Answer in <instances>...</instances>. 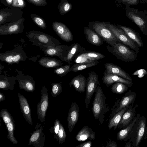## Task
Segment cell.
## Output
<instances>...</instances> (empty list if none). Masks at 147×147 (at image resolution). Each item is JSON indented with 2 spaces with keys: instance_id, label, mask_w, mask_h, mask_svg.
Masks as SVG:
<instances>
[{
  "instance_id": "cell-31",
  "label": "cell",
  "mask_w": 147,
  "mask_h": 147,
  "mask_svg": "<svg viewBox=\"0 0 147 147\" xmlns=\"http://www.w3.org/2000/svg\"><path fill=\"white\" fill-rule=\"evenodd\" d=\"M146 125L144 119H142L139 122L137 131L136 146H138L144 135Z\"/></svg>"
},
{
  "instance_id": "cell-13",
  "label": "cell",
  "mask_w": 147,
  "mask_h": 147,
  "mask_svg": "<svg viewBox=\"0 0 147 147\" xmlns=\"http://www.w3.org/2000/svg\"><path fill=\"white\" fill-rule=\"evenodd\" d=\"M16 71V77L20 88L27 92H33L35 89V83L33 78L28 75H24L22 72L18 70Z\"/></svg>"
},
{
  "instance_id": "cell-9",
  "label": "cell",
  "mask_w": 147,
  "mask_h": 147,
  "mask_svg": "<svg viewBox=\"0 0 147 147\" xmlns=\"http://www.w3.org/2000/svg\"><path fill=\"white\" fill-rule=\"evenodd\" d=\"M23 11L11 6L0 10V25L18 20L22 18Z\"/></svg>"
},
{
  "instance_id": "cell-3",
  "label": "cell",
  "mask_w": 147,
  "mask_h": 147,
  "mask_svg": "<svg viewBox=\"0 0 147 147\" xmlns=\"http://www.w3.org/2000/svg\"><path fill=\"white\" fill-rule=\"evenodd\" d=\"M26 35L33 45L40 44L56 46L60 45V42L56 38L40 31H31L26 33Z\"/></svg>"
},
{
  "instance_id": "cell-2",
  "label": "cell",
  "mask_w": 147,
  "mask_h": 147,
  "mask_svg": "<svg viewBox=\"0 0 147 147\" xmlns=\"http://www.w3.org/2000/svg\"><path fill=\"white\" fill-rule=\"evenodd\" d=\"M106 48L118 59L125 62L134 61L137 57V52L121 42H117L112 46L108 44Z\"/></svg>"
},
{
  "instance_id": "cell-12",
  "label": "cell",
  "mask_w": 147,
  "mask_h": 147,
  "mask_svg": "<svg viewBox=\"0 0 147 147\" xmlns=\"http://www.w3.org/2000/svg\"><path fill=\"white\" fill-rule=\"evenodd\" d=\"M45 56H56L64 61V59L69 45H60L56 46L37 45Z\"/></svg>"
},
{
  "instance_id": "cell-7",
  "label": "cell",
  "mask_w": 147,
  "mask_h": 147,
  "mask_svg": "<svg viewBox=\"0 0 147 147\" xmlns=\"http://www.w3.org/2000/svg\"><path fill=\"white\" fill-rule=\"evenodd\" d=\"M106 24L107 27L119 41L138 53V52L139 46L131 39L122 29L112 24Z\"/></svg>"
},
{
  "instance_id": "cell-11",
  "label": "cell",
  "mask_w": 147,
  "mask_h": 147,
  "mask_svg": "<svg viewBox=\"0 0 147 147\" xmlns=\"http://www.w3.org/2000/svg\"><path fill=\"white\" fill-rule=\"evenodd\" d=\"M48 91V90L46 87H42L41 91V99L37 105L38 117L42 122L45 121L47 111L49 107Z\"/></svg>"
},
{
  "instance_id": "cell-32",
  "label": "cell",
  "mask_w": 147,
  "mask_h": 147,
  "mask_svg": "<svg viewBox=\"0 0 147 147\" xmlns=\"http://www.w3.org/2000/svg\"><path fill=\"white\" fill-rule=\"evenodd\" d=\"M99 62L98 61L90 63H76L71 66V71L74 72H77L97 65Z\"/></svg>"
},
{
  "instance_id": "cell-24",
  "label": "cell",
  "mask_w": 147,
  "mask_h": 147,
  "mask_svg": "<svg viewBox=\"0 0 147 147\" xmlns=\"http://www.w3.org/2000/svg\"><path fill=\"white\" fill-rule=\"evenodd\" d=\"M84 32L87 40L91 44L96 46H100L103 44V40L101 37L91 29L85 27Z\"/></svg>"
},
{
  "instance_id": "cell-25",
  "label": "cell",
  "mask_w": 147,
  "mask_h": 147,
  "mask_svg": "<svg viewBox=\"0 0 147 147\" xmlns=\"http://www.w3.org/2000/svg\"><path fill=\"white\" fill-rule=\"evenodd\" d=\"M16 80V77H8L0 74V88L7 91L8 90H13Z\"/></svg>"
},
{
  "instance_id": "cell-42",
  "label": "cell",
  "mask_w": 147,
  "mask_h": 147,
  "mask_svg": "<svg viewBox=\"0 0 147 147\" xmlns=\"http://www.w3.org/2000/svg\"><path fill=\"white\" fill-rule=\"evenodd\" d=\"M67 137L66 133L62 125L60 123L59 131L58 138L59 144L64 142Z\"/></svg>"
},
{
  "instance_id": "cell-19",
  "label": "cell",
  "mask_w": 147,
  "mask_h": 147,
  "mask_svg": "<svg viewBox=\"0 0 147 147\" xmlns=\"http://www.w3.org/2000/svg\"><path fill=\"white\" fill-rule=\"evenodd\" d=\"M85 50V48L78 43H73L69 45L64 59V61L69 64H71L73 59L80 53Z\"/></svg>"
},
{
  "instance_id": "cell-27",
  "label": "cell",
  "mask_w": 147,
  "mask_h": 147,
  "mask_svg": "<svg viewBox=\"0 0 147 147\" xmlns=\"http://www.w3.org/2000/svg\"><path fill=\"white\" fill-rule=\"evenodd\" d=\"M117 25L125 32L131 39L136 42L139 47L143 46L144 44L142 39L138 33L129 27L120 25Z\"/></svg>"
},
{
  "instance_id": "cell-21",
  "label": "cell",
  "mask_w": 147,
  "mask_h": 147,
  "mask_svg": "<svg viewBox=\"0 0 147 147\" xmlns=\"http://www.w3.org/2000/svg\"><path fill=\"white\" fill-rule=\"evenodd\" d=\"M104 65L107 72L116 75L132 82V80L129 74L119 66L109 62L106 63Z\"/></svg>"
},
{
  "instance_id": "cell-5",
  "label": "cell",
  "mask_w": 147,
  "mask_h": 147,
  "mask_svg": "<svg viewBox=\"0 0 147 147\" xmlns=\"http://www.w3.org/2000/svg\"><path fill=\"white\" fill-rule=\"evenodd\" d=\"M126 16L138 26L144 35L147 36V16L144 13L127 6Z\"/></svg>"
},
{
  "instance_id": "cell-26",
  "label": "cell",
  "mask_w": 147,
  "mask_h": 147,
  "mask_svg": "<svg viewBox=\"0 0 147 147\" xmlns=\"http://www.w3.org/2000/svg\"><path fill=\"white\" fill-rule=\"evenodd\" d=\"M38 63L42 66L48 68H56L61 66L63 63L55 58L45 57L40 58Z\"/></svg>"
},
{
  "instance_id": "cell-33",
  "label": "cell",
  "mask_w": 147,
  "mask_h": 147,
  "mask_svg": "<svg viewBox=\"0 0 147 147\" xmlns=\"http://www.w3.org/2000/svg\"><path fill=\"white\" fill-rule=\"evenodd\" d=\"M8 131L7 139L14 144H17L18 141L14 136V131L15 128V124L14 120L5 124Z\"/></svg>"
},
{
  "instance_id": "cell-40",
  "label": "cell",
  "mask_w": 147,
  "mask_h": 147,
  "mask_svg": "<svg viewBox=\"0 0 147 147\" xmlns=\"http://www.w3.org/2000/svg\"><path fill=\"white\" fill-rule=\"evenodd\" d=\"M51 94L53 97H56L62 92L61 84L59 82L52 83Z\"/></svg>"
},
{
  "instance_id": "cell-1",
  "label": "cell",
  "mask_w": 147,
  "mask_h": 147,
  "mask_svg": "<svg viewBox=\"0 0 147 147\" xmlns=\"http://www.w3.org/2000/svg\"><path fill=\"white\" fill-rule=\"evenodd\" d=\"M95 93L92 111L94 119L98 120L99 124H101L104 121L105 114L109 111V109L105 103L106 97L101 88L98 86Z\"/></svg>"
},
{
  "instance_id": "cell-44",
  "label": "cell",
  "mask_w": 147,
  "mask_h": 147,
  "mask_svg": "<svg viewBox=\"0 0 147 147\" xmlns=\"http://www.w3.org/2000/svg\"><path fill=\"white\" fill-rule=\"evenodd\" d=\"M29 3L38 6H44L47 4V0H27Z\"/></svg>"
},
{
  "instance_id": "cell-20",
  "label": "cell",
  "mask_w": 147,
  "mask_h": 147,
  "mask_svg": "<svg viewBox=\"0 0 147 147\" xmlns=\"http://www.w3.org/2000/svg\"><path fill=\"white\" fill-rule=\"evenodd\" d=\"M102 80L103 83L107 86L116 82L124 83L128 86H131L133 84L132 82L116 75L108 73L105 71L104 72Z\"/></svg>"
},
{
  "instance_id": "cell-43",
  "label": "cell",
  "mask_w": 147,
  "mask_h": 147,
  "mask_svg": "<svg viewBox=\"0 0 147 147\" xmlns=\"http://www.w3.org/2000/svg\"><path fill=\"white\" fill-rule=\"evenodd\" d=\"M26 3L24 0H13L11 6L15 7L23 8L26 7Z\"/></svg>"
},
{
  "instance_id": "cell-22",
  "label": "cell",
  "mask_w": 147,
  "mask_h": 147,
  "mask_svg": "<svg viewBox=\"0 0 147 147\" xmlns=\"http://www.w3.org/2000/svg\"><path fill=\"white\" fill-rule=\"evenodd\" d=\"M87 79L84 76L78 75L74 77L69 83L70 87L73 86L76 91L84 93L86 86Z\"/></svg>"
},
{
  "instance_id": "cell-41",
  "label": "cell",
  "mask_w": 147,
  "mask_h": 147,
  "mask_svg": "<svg viewBox=\"0 0 147 147\" xmlns=\"http://www.w3.org/2000/svg\"><path fill=\"white\" fill-rule=\"evenodd\" d=\"M60 122L58 119H56L54 123L53 127L49 129V130L51 133H53L54 136V139L58 141V135L59 129Z\"/></svg>"
},
{
  "instance_id": "cell-34",
  "label": "cell",
  "mask_w": 147,
  "mask_h": 147,
  "mask_svg": "<svg viewBox=\"0 0 147 147\" xmlns=\"http://www.w3.org/2000/svg\"><path fill=\"white\" fill-rule=\"evenodd\" d=\"M133 119L130 124L125 128L120 130L118 133L117 138L118 140H123L127 136L136 122L137 118L135 117Z\"/></svg>"
},
{
  "instance_id": "cell-30",
  "label": "cell",
  "mask_w": 147,
  "mask_h": 147,
  "mask_svg": "<svg viewBox=\"0 0 147 147\" xmlns=\"http://www.w3.org/2000/svg\"><path fill=\"white\" fill-rule=\"evenodd\" d=\"M134 113L132 106H131L123 114L118 126V128L120 129L127 125L131 121L133 118Z\"/></svg>"
},
{
  "instance_id": "cell-10",
  "label": "cell",
  "mask_w": 147,
  "mask_h": 147,
  "mask_svg": "<svg viewBox=\"0 0 147 147\" xmlns=\"http://www.w3.org/2000/svg\"><path fill=\"white\" fill-rule=\"evenodd\" d=\"M25 19L22 17L18 20L0 25V35L18 34L23 31Z\"/></svg>"
},
{
  "instance_id": "cell-37",
  "label": "cell",
  "mask_w": 147,
  "mask_h": 147,
  "mask_svg": "<svg viewBox=\"0 0 147 147\" xmlns=\"http://www.w3.org/2000/svg\"><path fill=\"white\" fill-rule=\"evenodd\" d=\"M58 8L60 14L63 15L69 11L72 8L71 5L67 1L62 0L59 5Z\"/></svg>"
},
{
  "instance_id": "cell-8",
  "label": "cell",
  "mask_w": 147,
  "mask_h": 147,
  "mask_svg": "<svg viewBox=\"0 0 147 147\" xmlns=\"http://www.w3.org/2000/svg\"><path fill=\"white\" fill-rule=\"evenodd\" d=\"M98 85H99L100 84L98 75L95 72L90 71L87 78L86 95L85 99V104L87 109L89 107L91 98Z\"/></svg>"
},
{
  "instance_id": "cell-38",
  "label": "cell",
  "mask_w": 147,
  "mask_h": 147,
  "mask_svg": "<svg viewBox=\"0 0 147 147\" xmlns=\"http://www.w3.org/2000/svg\"><path fill=\"white\" fill-rule=\"evenodd\" d=\"M30 16L34 23L36 25L41 28H46V23L42 18L35 14H32Z\"/></svg>"
},
{
  "instance_id": "cell-46",
  "label": "cell",
  "mask_w": 147,
  "mask_h": 147,
  "mask_svg": "<svg viewBox=\"0 0 147 147\" xmlns=\"http://www.w3.org/2000/svg\"><path fill=\"white\" fill-rule=\"evenodd\" d=\"M92 145L91 141H88L81 143L76 146L77 147H90Z\"/></svg>"
},
{
  "instance_id": "cell-29",
  "label": "cell",
  "mask_w": 147,
  "mask_h": 147,
  "mask_svg": "<svg viewBox=\"0 0 147 147\" xmlns=\"http://www.w3.org/2000/svg\"><path fill=\"white\" fill-rule=\"evenodd\" d=\"M136 96L135 94H131L123 97L117 107L113 111L111 115V118L115 114L133 102Z\"/></svg>"
},
{
  "instance_id": "cell-45",
  "label": "cell",
  "mask_w": 147,
  "mask_h": 147,
  "mask_svg": "<svg viewBox=\"0 0 147 147\" xmlns=\"http://www.w3.org/2000/svg\"><path fill=\"white\" fill-rule=\"evenodd\" d=\"M147 74V72L144 69H141L137 70L132 74V75H136L140 78L143 77L145 75Z\"/></svg>"
},
{
  "instance_id": "cell-36",
  "label": "cell",
  "mask_w": 147,
  "mask_h": 147,
  "mask_svg": "<svg viewBox=\"0 0 147 147\" xmlns=\"http://www.w3.org/2000/svg\"><path fill=\"white\" fill-rule=\"evenodd\" d=\"M71 67L70 65L61 66L56 68L54 70V72L59 76L63 77L72 71Z\"/></svg>"
},
{
  "instance_id": "cell-6",
  "label": "cell",
  "mask_w": 147,
  "mask_h": 147,
  "mask_svg": "<svg viewBox=\"0 0 147 147\" xmlns=\"http://www.w3.org/2000/svg\"><path fill=\"white\" fill-rule=\"evenodd\" d=\"M92 29L109 45L112 46L119 41L104 23H96L92 26Z\"/></svg>"
},
{
  "instance_id": "cell-35",
  "label": "cell",
  "mask_w": 147,
  "mask_h": 147,
  "mask_svg": "<svg viewBox=\"0 0 147 147\" xmlns=\"http://www.w3.org/2000/svg\"><path fill=\"white\" fill-rule=\"evenodd\" d=\"M128 89L127 85L120 82L114 83L111 88V91L113 93L121 94L126 91Z\"/></svg>"
},
{
  "instance_id": "cell-4",
  "label": "cell",
  "mask_w": 147,
  "mask_h": 147,
  "mask_svg": "<svg viewBox=\"0 0 147 147\" xmlns=\"http://www.w3.org/2000/svg\"><path fill=\"white\" fill-rule=\"evenodd\" d=\"M27 58L22 47L19 45L15 46L13 50L0 53V61H5L9 65L18 63L20 61H25Z\"/></svg>"
},
{
  "instance_id": "cell-48",
  "label": "cell",
  "mask_w": 147,
  "mask_h": 147,
  "mask_svg": "<svg viewBox=\"0 0 147 147\" xmlns=\"http://www.w3.org/2000/svg\"><path fill=\"white\" fill-rule=\"evenodd\" d=\"M123 2L130 5H136L138 4V0H122Z\"/></svg>"
},
{
  "instance_id": "cell-28",
  "label": "cell",
  "mask_w": 147,
  "mask_h": 147,
  "mask_svg": "<svg viewBox=\"0 0 147 147\" xmlns=\"http://www.w3.org/2000/svg\"><path fill=\"white\" fill-rule=\"evenodd\" d=\"M128 108L129 106L125 107L111 118L108 123L109 130L113 127V130H115L117 128L123 114Z\"/></svg>"
},
{
  "instance_id": "cell-39",
  "label": "cell",
  "mask_w": 147,
  "mask_h": 147,
  "mask_svg": "<svg viewBox=\"0 0 147 147\" xmlns=\"http://www.w3.org/2000/svg\"><path fill=\"white\" fill-rule=\"evenodd\" d=\"M0 117L2 118L5 124L14 120L11 115L5 109H2L1 110L0 112Z\"/></svg>"
},
{
  "instance_id": "cell-47",
  "label": "cell",
  "mask_w": 147,
  "mask_h": 147,
  "mask_svg": "<svg viewBox=\"0 0 147 147\" xmlns=\"http://www.w3.org/2000/svg\"><path fill=\"white\" fill-rule=\"evenodd\" d=\"M107 144L106 147H117V146L116 142L114 140L110 139L109 141L107 142Z\"/></svg>"
},
{
  "instance_id": "cell-49",
  "label": "cell",
  "mask_w": 147,
  "mask_h": 147,
  "mask_svg": "<svg viewBox=\"0 0 147 147\" xmlns=\"http://www.w3.org/2000/svg\"><path fill=\"white\" fill-rule=\"evenodd\" d=\"M5 96L2 93H0V102L3 101L5 99Z\"/></svg>"
},
{
  "instance_id": "cell-14",
  "label": "cell",
  "mask_w": 147,
  "mask_h": 147,
  "mask_svg": "<svg viewBox=\"0 0 147 147\" xmlns=\"http://www.w3.org/2000/svg\"><path fill=\"white\" fill-rule=\"evenodd\" d=\"M36 130L31 133L28 145H32L35 147H43L46 139V136L43 132L42 126L38 123L35 127Z\"/></svg>"
},
{
  "instance_id": "cell-17",
  "label": "cell",
  "mask_w": 147,
  "mask_h": 147,
  "mask_svg": "<svg viewBox=\"0 0 147 147\" xmlns=\"http://www.w3.org/2000/svg\"><path fill=\"white\" fill-rule=\"evenodd\" d=\"M79 108L76 102H72L69 109L67 117L68 128L71 132L75 126L79 118Z\"/></svg>"
},
{
  "instance_id": "cell-23",
  "label": "cell",
  "mask_w": 147,
  "mask_h": 147,
  "mask_svg": "<svg viewBox=\"0 0 147 147\" xmlns=\"http://www.w3.org/2000/svg\"><path fill=\"white\" fill-rule=\"evenodd\" d=\"M96 133L91 128L85 126L78 132L76 138L77 140L82 142L88 139L94 140L95 139Z\"/></svg>"
},
{
  "instance_id": "cell-15",
  "label": "cell",
  "mask_w": 147,
  "mask_h": 147,
  "mask_svg": "<svg viewBox=\"0 0 147 147\" xmlns=\"http://www.w3.org/2000/svg\"><path fill=\"white\" fill-rule=\"evenodd\" d=\"M105 57L103 55L96 52L86 50L78 55L75 58L76 63H90L98 61Z\"/></svg>"
},
{
  "instance_id": "cell-16",
  "label": "cell",
  "mask_w": 147,
  "mask_h": 147,
  "mask_svg": "<svg viewBox=\"0 0 147 147\" xmlns=\"http://www.w3.org/2000/svg\"><path fill=\"white\" fill-rule=\"evenodd\" d=\"M52 27L54 31L64 41L69 42L73 40V37L71 31L64 24L54 22L52 23Z\"/></svg>"
},
{
  "instance_id": "cell-50",
  "label": "cell",
  "mask_w": 147,
  "mask_h": 147,
  "mask_svg": "<svg viewBox=\"0 0 147 147\" xmlns=\"http://www.w3.org/2000/svg\"><path fill=\"white\" fill-rule=\"evenodd\" d=\"M8 4L11 5L13 0H5Z\"/></svg>"
},
{
  "instance_id": "cell-18",
  "label": "cell",
  "mask_w": 147,
  "mask_h": 147,
  "mask_svg": "<svg viewBox=\"0 0 147 147\" xmlns=\"http://www.w3.org/2000/svg\"><path fill=\"white\" fill-rule=\"evenodd\" d=\"M18 95L20 109L23 115L26 122L32 125L33 122L31 116V110L28 101L26 98L22 95L20 93H18Z\"/></svg>"
}]
</instances>
